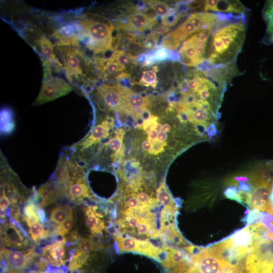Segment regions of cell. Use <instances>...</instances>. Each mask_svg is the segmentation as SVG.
Listing matches in <instances>:
<instances>
[{"label": "cell", "mask_w": 273, "mask_h": 273, "mask_svg": "<svg viewBox=\"0 0 273 273\" xmlns=\"http://www.w3.org/2000/svg\"><path fill=\"white\" fill-rule=\"evenodd\" d=\"M246 33L245 23L242 20L220 28L209 42L206 60L215 66L235 62L244 44Z\"/></svg>", "instance_id": "6da1fadb"}, {"label": "cell", "mask_w": 273, "mask_h": 273, "mask_svg": "<svg viewBox=\"0 0 273 273\" xmlns=\"http://www.w3.org/2000/svg\"><path fill=\"white\" fill-rule=\"evenodd\" d=\"M82 35L86 37V45L95 53L112 50L111 23L102 22L92 18L80 21Z\"/></svg>", "instance_id": "7a4b0ae2"}, {"label": "cell", "mask_w": 273, "mask_h": 273, "mask_svg": "<svg viewBox=\"0 0 273 273\" xmlns=\"http://www.w3.org/2000/svg\"><path fill=\"white\" fill-rule=\"evenodd\" d=\"M113 125V118L107 116L96 124L86 136L68 147L75 160L80 163L88 149L109 135Z\"/></svg>", "instance_id": "3957f363"}, {"label": "cell", "mask_w": 273, "mask_h": 273, "mask_svg": "<svg viewBox=\"0 0 273 273\" xmlns=\"http://www.w3.org/2000/svg\"><path fill=\"white\" fill-rule=\"evenodd\" d=\"M71 90L72 87L65 79L53 76L50 69L44 65L42 86L33 105L38 106L52 101L68 94Z\"/></svg>", "instance_id": "277c9868"}, {"label": "cell", "mask_w": 273, "mask_h": 273, "mask_svg": "<svg viewBox=\"0 0 273 273\" xmlns=\"http://www.w3.org/2000/svg\"><path fill=\"white\" fill-rule=\"evenodd\" d=\"M212 29L198 31L188 37L183 43L178 53L185 64L190 66L200 65L203 62L197 57L198 47L206 48Z\"/></svg>", "instance_id": "5b68a950"}, {"label": "cell", "mask_w": 273, "mask_h": 273, "mask_svg": "<svg viewBox=\"0 0 273 273\" xmlns=\"http://www.w3.org/2000/svg\"><path fill=\"white\" fill-rule=\"evenodd\" d=\"M191 261L199 273H231L233 267L227 261L209 254L206 249L191 255Z\"/></svg>", "instance_id": "8992f818"}, {"label": "cell", "mask_w": 273, "mask_h": 273, "mask_svg": "<svg viewBox=\"0 0 273 273\" xmlns=\"http://www.w3.org/2000/svg\"><path fill=\"white\" fill-rule=\"evenodd\" d=\"M1 254L5 259L6 265L10 273H22L32 262L35 252L34 248L26 254L3 248L1 249Z\"/></svg>", "instance_id": "52a82bcc"}, {"label": "cell", "mask_w": 273, "mask_h": 273, "mask_svg": "<svg viewBox=\"0 0 273 273\" xmlns=\"http://www.w3.org/2000/svg\"><path fill=\"white\" fill-rule=\"evenodd\" d=\"M58 49L63 57L64 68L68 77L78 76L82 74L81 67V54L74 46L69 45H57Z\"/></svg>", "instance_id": "ba28073f"}, {"label": "cell", "mask_w": 273, "mask_h": 273, "mask_svg": "<svg viewBox=\"0 0 273 273\" xmlns=\"http://www.w3.org/2000/svg\"><path fill=\"white\" fill-rule=\"evenodd\" d=\"M97 95L99 100L107 108L119 109L123 103V87L120 85L110 86L105 84L99 86Z\"/></svg>", "instance_id": "9c48e42d"}, {"label": "cell", "mask_w": 273, "mask_h": 273, "mask_svg": "<svg viewBox=\"0 0 273 273\" xmlns=\"http://www.w3.org/2000/svg\"><path fill=\"white\" fill-rule=\"evenodd\" d=\"M60 196H61L60 191L51 178L35 192L32 202L41 208L54 202Z\"/></svg>", "instance_id": "30bf717a"}, {"label": "cell", "mask_w": 273, "mask_h": 273, "mask_svg": "<svg viewBox=\"0 0 273 273\" xmlns=\"http://www.w3.org/2000/svg\"><path fill=\"white\" fill-rule=\"evenodd\" d=\"M205 11H216L242 15L246 10L242 3L238 1L208 0L204 3Z\"/></svg>", "instance_id": "8fae6325"}, {"label": "cell", "mask_w": 273, "mask_h": 273, "mask_svg": "<svg viewBox=\"0 0 273 273\" xmlns=\"http://www.w3.org/2000/svg\"><path fill=\"white\" fill-rule=\"evenodd\" d=\"M188 19L194 25L197 31L213 29L218 24L219 15L209 12H200L191 14Z\"/></svg>", "instance_id": "7c38bea8"}, {"label": "cell", "mask_w": 273, "mask_h": 273, "mask_svg": "<svg viewBox=\"0 0 273 273\" xmlns=\"http://www.w3.org/2000/svg\"><path fill=\"white\" fill-rule=\"evenodd\" d=\"M66 239L63 238L55 243L46 246L42 249V255L44 259L49 260L52 265L60 266L65 262L62 258L65 255L64 245Z\"/></svg>", "instance_id": "4fadbf2b"}, {"label": "cell", "mask_w": 273, "mask_h": 273, "mask_svg": "<svg viewBox=\"0 0 273 273\" xmlns=\"http://www.w3.org/2000/svg\"><path fill=\"white\" fill-rule=\"evenodd\" d=\"M230 239L236 247L250 249L253 239V233L251 226L239 231Z\"/></svg>", "instance_id": "5bb4252c"}, {"label": "cell", "mask_w": 273, "mask_h": 273, "mask_svg": "<svg viewBox=\"0 0 273 273\" xmlns=\"http://www.w3.org/2000/svg\"><path fill=\"white\" fill-rule=\"evenodd\" d=\"M197 32L198 31L194 25L187 19L169 35L174 40L181 43L182 41L185 40L190 35Z\"/></svg>", "instance_id": "9a60e30c"}, {"label": "cell", "mask_w": 273, "mask_h": 273, "mask_svg": "<svg viewBox=\"0 0 273 273\" xmlns=\"http://www.w3.org/2000/svg\"><path fill=\"white\" fill-rule=\"evenodd\" d=\"M150 22H152L145 14L136 12L130 16L127 27L130 29L142 31L149 27Z\"/></svg>", "instance_id": "2e32d148"}, {"label": "cell", "mask_w": 273, "mask_h": 273, "mask_svg": "<svg viewBox=\"0 0 273 273\" xmlns=\"http://www.w3.org/2000/svg\"><path fill=\"white\" fill-rule=\"evenodd\" d=\"M157 197L159 202L165 206V208L176 211L174 201L164 182L161 183L157 189Z\"/></svg>", "instance_id": "e0dca14e"}, {"label": "cell", "mask_w": 273, "mask_h": 273, "mask_svg": "<svg viewBox=\"0 0 273 273\" xmlns=\"http://www.w3.org/2000/svg\"><path fill=\"white\" fill-rule=\"evenodd\" d=\"M85 214L87 216L85 221L86 225L89 229L91 232L92 233H101L105 228L104 222L96 216L90 207H88L85 210Z\"/></svg>", "instance_id": "ac0fdd59"}, {"label": "cell", "mask_w": 273, "mask_h": 273, "mask_svg": "<svg viewBox=\"0 0 273 273\" xmlns=\"http://www.w3.org/2000/svg\"><path fill=\"white\" fill-rule=\"evenodd\" d=\"M5 237L4 242L7 245L13 244L16 246H21L23 238L15 226L12 224H7L5 226L4 232Z\"/></svg>", "instance_id": "d6986e66"}, {"label": "cell", "mask_w": 273, "mask_h": 273, "mask_svg": "<svg viewBox=\"0 0 273 273\" xmlns=\"http://www.w3.org/2000/svg\"><path fill=\"white\" fill-rule=\"evenodd\" d=\"M123 98L126 100L128 105L132 108H144L149 103L148 98L128 91L126 89L123 90Z\"/></svg>", "instance_id": "ffe728a7"}, {"label": "cell", "mask_w": 273, "mask_h": 273, "mask_svg": "<svg viewBox=\"0 0 273 273\" xmlns=\"http://www.w3.org/2000/svg\"><path fill=\"white\" fill-rule=\"evenodd\" d=\"M37 43L42 55L46 60L55 59L56 57L54 54V47L51 41L44 36H40L37 40Z\"/></svg>", "instance_id": "44dd1931"}, {"label": "cell", "mask_w": 273, "mask_h": 273, "mask_svg": "<svg viewBox=\"0 0 273 273\" xmlns=\"http://www.w3.org/2000/svg\"><path fill=\"white\" fill-rule=\"evenodd\" d=\"M124 132L122 129H119L115 131V136L111 138L105 145L115 153L111 155L112 158L120 150L122 146V139Z\"/></svg>", "instance_id": "7402d4cb"}, {"label": "cell", "mask_w": 273, "mask_h": 273, "mask_svg": "<svg viewBox=\"0 0 273 273\" xmlns=\"http://www.w3.org/2000/svg\"><path fill=\"white\" fill-rule=\"evenodd\" d=\"M71 211V209L68 207H56L51 211L50 219L56 223L60 224L67 218Z\"/></svg>", "instance_id": "603a6c76"}, {"label": "cell", "mask_w": 273, "mask_h": 273, "mask_svg": "<svg viewBox=\"0 0 273 273\" xmlns=\"http://www.w3.org/2000/svg\"><path fill=\"white\" fill-rule=\"evenodd\" d=\"M186 254L182 251L172 248L167 262L163 265L166 268H171L185 261Z\"/></svg>", "instance_id": "cb8c5ba5"}, {"label": "cell", "mask_w": 273, "mask_h": 273, "mask_svg": "<svg viewBox=\"0 0 273 273\" xmlns=\"http://www.w3.org/2000/svg\"><path fill=\"white\" fill-rule=\"evenodd\" d=\"M116 242L119 250L121 252H136L138 240L132 238L117 237Z\"/></svg>", "instance_id": "d4e9b609"}, {"label": "cell", "mask_w": 273, "mask_h": 273, "mask_svg": "<svg viewBox=\"0 0 273 273\" xmlns=\"http://www.w3.org/2000/svg\"><path fill=\"white\" fill-rule=\"evenodd\" d=\"M29 232L31 238L35 241H37L38 239L46 238L50 234L49 231L44 230L42 225L39 222L31 224L29 226Z\"/></svg>", "instance_id": "484cf974"}, {"label": "cell", "mask_w": 273, "mask_h": 273, "mask_svg": "<svg viewBox=\"0 0 273 273\" xmlns=\"http://www.w3.org/2000/svg\"><path fill=\"white\" fill-rule=\"evenodd\" d=\"M89 256L88 253L77 251L69 261L68 268L71 270L81 267Z\"/></svg>", "instance_id": "4316f807"}, {"label": "cell", "mask_w": 273, "mask_h": 273, "mask_svg": "<svg viewBox=\"0 0 273 273\" xmlns=\"http://www.w3.org/2000/svg\"><path fill=\"white\" fill-rule=\"evenodd\" d=\"M157 83L156 73L152 70L145 71L143 72L140 83L146 86H156Z\"/></svg>", "instance_id": "83f0119b"}, {"label": "cell", "mask_w": 273, "mask_h": 273, "mask_svg": "<svg viewBox=\"0 0 273 273\" xmlns=\"http://www.w3.org/2000/svg\"><path fill=\"white\" fill-rule=\"evenodd\" d=\"M73 226V218L72 210L69 213L67 218L57 228L56 233L61 236L65 235Z\"/></svg>", "instance_id": "f1b7e54d"}, {"label": "cell", "mask_w": 273, "mask_h": 273, "mask_svg": "<svg viewBox=\"0 0 273 273\" xmlns=\"http://www.w3.org/2000/svg\"><path fill=\"white\" fill-rule=\"evenodd\" d=\"M151 7L156 15L161 16L162 19L167 17L171 10L166 3L159 1L153 2Z\"/></svg>", "instance_id": "f546056e"}, {"label": "cell", "mask_w": 273, "mask_h": 273, "mask_svg": "<svg viewBox=\"0 0 273 273\" xmlns=\"http://www.w3.org/2000/svg\"><path fill=\"white\" fill-rule=\"evenodd\" d=\"M265 33L261 42L266 45H273V17L266 22Z\"/></svg>", "instance_id": "4dcf8cb0"}, {"label": "cell", "mask_w": 273, "mask_h": 273, "mask_svg": "<svg viewBox=\"0 0 273 273\" xmlns=\"http://www.w3.org/2000/svg\"><path fill=\"white\" fill-rule=\"evenodd\" d=\"M105 64L103 66L104 70H106L109 74L115 73L122 71L125 68L124 65H121L116 61L109 58L105 60Z\"/></svg>", "instance_id": "1f68e13d"}, {"label": "cell", "mask_w": 273, "mask_h": 273, "mask_svg": "<svg viewBox=\"0 0 273 273\" xmlns=\"http://www.w3.org/2000/svg\"><path fill=\"white\" fill-rule=\"evenodd\" d=\"M110 58L124 66L128 63L133 57L122 51L117 50L114 52Z\"/></svg>", "instance_id": "d6a6232c"}, {"label": "cell", "mask_w": 273, "mask_h": 273, "mask_svg": "<svg viewBox=\"0 0 273 273\" xmlns=\"http://www.w3.org/2000/svg\"><path fill=\"white\" fill-rule=\"evenodd\" d=\"M169 52L163 48L159 49L148 57L147 63H153L155 61H162L168 58Z\"/></svg>", "instance_id": "836d02e7"}, {"label": "cell", "mask_w": 273, "mask_h": 273, "mask_svg": "<svg viewBox=\"0 0 273 273\" xmlns=\"http://www.w3.org/2000/svg\"><path fill=\"white\" fill-rule=\"evenodd\" d=\"M262 17L266 23L269 19L273 17V0L265 2L262 10Z\"/></svg>", "instance_id": "e575fe53"}, {"label": "cell", "mask_w": 273, "mask_h": 273, "mask_svg": "<svg viewBox=\"0 0 273 273\" xmlns=\"http://www.w3.org/2000/svg\"><path fill=\"white\" fill-rule=\"evenodd\" d=\"M151 229V224L149 220L142 217L140 223L138 226L137 231L139 235H145Z\"/></svg>", "instance_id": "d590c367"}, {"label": "cell", "mask_w": 273, "mask_h": 273, "mask_svg": "<svg viewBox=\"0 0 273 273\" xmlns=\"http://www.w3.org/2000/svg\"><path fill=\"white\" fill-rule=\"evenodd\" d=\"M152 147L149 151L150 153L153 155H157L164 151V146L167 145L166 142H161L157 140L153 141Z\"/></svg>", "instance_id": "8d00e7d4"}, {"label": "cell", "mask_w": 273, "mask_h": 273, "mask_svg": "<svg viewBox=\"0 0 273 273\" xmlns=\"http://www.w3.org/2000/svg\"><path fill=\"white\" fill-rule=\"evenodd\" d=\"M79 251L83 253H88L93 248L92 242L88 239H82L78 244Z\"/></svg>", "instance_id": "74e56055"}, {"label": "cell", "mask_w": 273, "mask_h": 273, "mask_svg": "<svg viewBox=\"0 0 273 273\" xmlns=\"http://www.w3.org/2000/svg\"><path fill=\"white\" fill-rule=\"evenodd\" d=\"M125 219L128 226L131 228H134L139 226L141 221V217H139L138 215H135L132 213L131 214L126 215Z\"/></svg>", "instance_id": "f35d334b"}, {"label": "cell", "mask_w": 273, "mask_h": 273, "mask_svg": "<svg viewBox=\"0 0 273 273\" xmlns=\"http://www.w3.org/2000/svg\"><path fill=\"white\" fill-rule=\"evenodd\" d=\"M158 39V37L150 35L147 38H145L140 45L149 49H153L157 46Z\"/></svg>", "instance_id": "ab89813d"}, {"label": "cell", "mask_w": 273, "mask_h": 273, "mask_svg": "<svg viewBox=\"0 0 273 273\" xmlns=\"http://www.w3.org/2000/svg\"><path fill=\"white\" fill-rule=\"evenodd\" d=\"M126 205L128 206V209L135 210L140 207V203L137 197L132 196L129 198L126 201Z\"/></svg>", "instance_id": "60d3db41"}, {"label": "cell", "mask_w": 273, "mask_h": 273, "mask_svg": "<svg viewBox=\"0 0 273 273\" xmlns=\"http://www.w3.org/2000/svg\"><path fill=\"white\" fill-rule=\"evenodd\" d=\"M157 117L155 116L149 117L145 120L142 124L143 128L144 129H149L153 124L157 123Z\"/></svg>", "instance_id": "b9f144b4"}, {"label": "cell", "mask_w": 273, "mask_h": 273, "mask_svg": "<svg viewBox=\"0 0 273 273\" xmlns=\"http://www.w3.org/2000/svg\"><path fill=\"white\" fill-rule=\"evenodd\" d=\"M140 206H143L148 204L150 199L148 194L145 192H141L137 196Z\"/></svg>", "instance_id": "7bdbcfd3"}, {"label": "cell", "mask_w": 273, "mask_h": 273, "mask_svg": "<svg viewBox=\"0 0 273 273\" xmlns=\"http://www.w3.org/2000/svg\"><path fill=\"white\" fill-rule=\"evenodd\" d=\"M186 251L191 254V255H195L204 249V248L199 247L195 246H189L185 248Z\"/></svg>", "instance_id": "ee69618b"}, {"label": "cell", "mask_w": 273, "mask_h": 273, "mask_svg": "<svg viewBox=\"0 0 273 273\" xmlns=\"http://www.w3.org/2000/svg\"><path fill=\"white\" fill-rule=\"evenodd\" d=\"M169 30V28L167 26H160L155 30L152 35L158 38L159 36L163 35L167 32Z\"/></svg>", "instance_id": "f6af8a7d"}, {"label": "cell", "mask_w": 273, "mask_h": 273, "mask_svg": "<svg viewBox=\"0 0 273 273\" xmlns=\"http://www.w3.org/2000/svg\"><path fill=\"white\" fill-rule=\"evenodd\" d=\"M11 212L13 217L17 221H19L20 211L19 207L16 204H12L10 207Z\"/></svg>", "instance_id": "bcb514c9"}, {"label": "cell", "mask_w": 273, "mask_h": 273, "mask_svg": "<svg viewBox=\"0 0 273 273\" xmlns=\"http://www.w3.org/2000/svg\"><path fill=\"white\" fill-rule=\"evenodd\" d=\"M0 202L1 211H4L11 204L10 201L4 195H1Z\"/></svg>", "instance_id": "7dc6e473"}, {"label": "cell", "mask_w": 273, "mask_h": 273, "mask_svg": "<svg viewBox=\"0 0 273 273\" xmlns=\"http://www.w3.org/2000/svg\"><path fill=\"white\" fill-rule=\"evenodd\" d=\"M258 261L262 266L267 269L270 273H273V261H266L258 260Z\"/></svg>", "instance_id": "c3c4849f"}, {"label": "cell", "mask_w": 273, "mask_h": 273, "mask_svg": "<svg viewBox=\"0 0 273 273\" xmlns=\"http://www.w3.org/2000/svg\"><path fill=\"white\" fill-rule=\"evenodd\" d=\"M158 131L154 129L150 130L148 132V140L151 142L157 140Z\"/></svg>", "instance_id": "681fc988"}, {"label": "cell", "mask_w": 273, "mask_h": 273, "mask_svg": "<svg viewBox=\"0 0 273 273\" xmlns=\"http://www.w3.org/2000/svg\"><path fill=\"white\" fill-rule=\"evenodd\" d=\"M36 211L41 222H44L46 219L45 213L40 207L35 206Z\"/></svg>", "instance_id": "f907efd6"}, {"label": "cell", "mask_w": 273, "mask_h": 273, "mask_svg": "<svg viewBox=\"0 0 273 273\" xmlns=\"http://www.w3.org/2000/svg\"><path fill=\"white\" fill-rule=\"evenodd\" d=\"M167 138V134L166 132L162 130L158 133L157 141L161 142H163L166 141Z\"/></svg>", "instance_id": "816d5d0a"}, {"label": "cell", "mask_w": 273, "mask_h": 273, "mask_svg": "<svg viewBox=\"0 0 273 273\" xmlns=\"http://www.w3.org/2000/svg\"><path fill=\"white\" fill-rule=\"evenodd\" d=\"M142 146L144 150L149 151L152 147V143L149 140L145 141L143 142Z\"/></svg>", "instance_id": "f5cc1de1"}, {"label": "cell", "mask_w": 273, "mask_h": 273, "mask_svg": "<svg viewBox=\"0 0 273 273\" xmlns=\"http://www.w3.org/2000/svg\"><path fill=\"white\" fill-rule=\"evenodd\" d=\"M154 129L158 132L161 131L162 130V125L158 123H156L153 124L150 128V130Z\"/></svg>", "instance_id": "db71d44e"}, {"label": "cell", "mask_w": 273, "mask_h": 273, "mask_svg": "<svg viewBox=\"0 0 273 273\" xmlns=\"http://www.w3.org/2000/svg\"><path fill=\"white\" fill-rule=\"evenodd\" d=\"M266 168L273 172V160L267 162L265 164Z\"/></svg>", "instance_id": "11a10c76"}, {"label": "cell", "mask_w": 273, "mask_h": 273, "mask_svg": "<svg viewBox=\"0 0 273 273\" xmlns=\"http://www.w3.org/2000/svg\"><path fill=\"white\" fill-rule=\"evenodd\" d=\"M170 128V126L167 123L164 124L163 125H162V131L165 132L169 131Z\"/></svg>", "instance_id": "9f6ffc18"}, {"label": "cell", "mask_w": 273, "mask_h": 273, "mask_svg": "<svg viewBox=\"0 0 273 273\" xmlns=\"http://www.w3.org/2000/svg\"><path fill=\"white\" fill-rule=\"evenodd\" d=\"M70 238L72 240H76L77 239V233L76 231H73L71 232Z\"/></svg>", "instance_id": "6f0895ef"}]
</instances>
